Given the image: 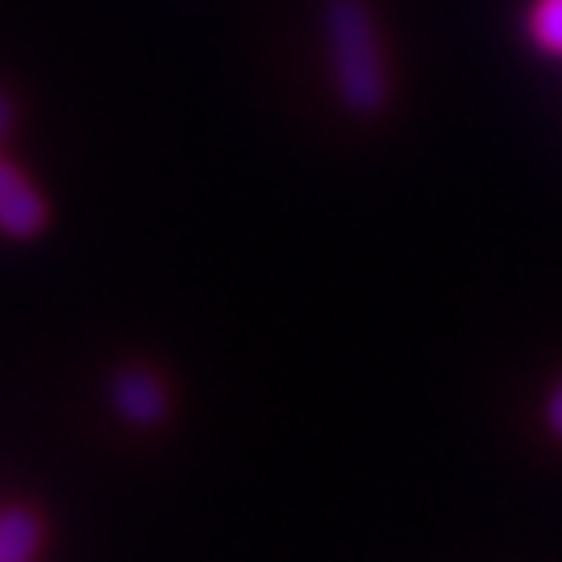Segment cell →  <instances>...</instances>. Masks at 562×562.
Wrapping results in <instances>:
<instances>
[{"mask_svg":"<svg viewBox=\"0 0 562 562\" xmlns=\"http://www.w3.org/2000/svg\"><path fill=\"white\" fill-rule=\"evenodd\" d=\"M38 550V517L25 508L0 513V562H30Z\"/></svg>","mask_w":562,"mask_h":562,"instance_id":"277c9868","label":"cell"},{"mask_svg":"<svg viewBox=\"0 0 562 562\" xmlns=\"http://www.w3.org/2000/svg\"><path fill=\"white\" fill-rule=\"evenodd\" d=\"M529 34L533 42L550 50V55H562V0H538L533 13H529Z\"/></svg>","mask_w":562,"mask_h":562,"instance_id":"5b68a950","label":"cell"},{"mask_svg":"<svg viewBox=\"0 0 562 562\" xmlns=\"http://www.w3.org/2000/svg\"><path fill=\"white\" fill-rule=\"evenodd\" d=\"M117 408L138 425H150L162 417L167 396H162V383L150 371H125L117 380Z\"/></svg>","mask_w":562,"mask_h":562,"instance_id":"3957f363","label":"cell"},{"mask_svg":"<svg viewBox=\"0 0 562 562\" xmlns=\"http://www.w3.org/2000/svg\"><path fill=\"white\" fill-rule=\"evenodd\" d=\"M325 34L334 55V76L350 109L375 113L387 97L383 80V55L375 38V21L362 0H329L325 4Z\"/></svg>","mask_w":562,"mask_h":562,"instance_id":"6da1fadb","label":"cell"},{"mask_svg":"<svg viewBox=\"0 0 562 562\" xmlns=\"http://www.w3.org/2000/svg\"><path fill=\"white\" fill-rule=\"evenodd\" d=\"M42 222H46L42 196L30 188V180L21 176L18 167H9V162L0 159V229L25 238V234L42 229Z\"/></svg>","mask_w":562,"mask_h":562,"instance_id":"7a4b0ae2","label":"cell"},{"mask_svg":"<svg viewBox=\"0 0 562 562\" xmlns=\"http://www.w3.org/2000/svg\"><path fill=\"white\" fill-rule=\"evenodd\" d=\"M4 130H9V101L0 97V134H4Z\"/></svg>","mask_w":562,"mask_h":562,"instance_id":"52a82bcc","label":"cell"},{"mask_svg":"<svg viewBox=\"0 0 562 562\" xmlns=\"http://www.w3.org/2000/svg\"><path fill=\"white\" fill-rule=\"evenodd\" d=\"M550 429L562 438V383L554 387V396H550Z\"/></svg>","mask_w":562,"mask_h":562,"instance_id":"8992f818","label":"cell"}]
</instances>
